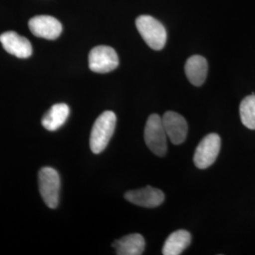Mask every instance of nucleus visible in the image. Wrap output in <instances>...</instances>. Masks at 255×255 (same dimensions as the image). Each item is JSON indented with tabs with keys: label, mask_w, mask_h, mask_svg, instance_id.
<instances>
[{
	"label": "nucleus",
	"mask_w": 255,
	"mask_h": 255,
	"mask_svg": "<svg viewBox=\"0 0 255 255\" xmlns=\"http://www.w3.org/2000/svg\"><path fill=\"white\" fill-rule=\"evenodd\" d=\"M117 124V116L112 111L102 113L92 128L90 147L95 154L102 152L108 146Z\"/></svg>",
	"instance_id": "1"
},
{
	"label": "nucleus",
	"mask_w": 255,
	"mask_h": 255,
	"mask_svg": "<svg viewBox=\"0 0 255 255\" xmlns=\"http://www.w3.org/2000/svg\"><path fill=\"white\" fill-rule=\"evenodd\" d=\"M136 27L146 45L154 50H161L166 43V30L164 25L150 15H140Z\"/></svg>",
	"instance_id": "2"
},
{
	"label": "nucleus",
	"mask_w": 255,
	"mask_h": 255,
	"mask_svg": "<svg viewBox=\"0 0 255 255\" xmlns=\"http://www.w3.org/2000/svg\"><path fill=\"white\" fill-rule=\"evenodd\" d=\"M145 142L147 147L157 156H164L167 151V135L162 118L156 114L149 116L145 127Z\"/></svg>",
	"instance_id": "3"
},
{
	"label": "nucleus",
	"mask_w": 255,
	"mask_h": 255,
	"mask_svg": "<svg viewBox=\"0 0 255 255\" xmlns=\"http://www.w3.org/2000/svg\"><path fill=\"white\" fill-rule=\"evenodd\" d=\"M39 189L46 205L55 209L59 204L61 180L60 175L52 167H43L38 175Z\"/></svg>",
	"instance_id": "4"
},
{
	"label": "nucleus",
	"mask_w": 255,
	"mask_h": 255,
	"mask_svg": "<svg viewBox=\"0 0 255 255\" xmlns=\"http://www.w3.org/2000/svg\"><path fill=\"white\" fill-rule=\"evenodd\" d=\"M89 68L96 73H109L115 70L119 64V59L116 50L108 46L94 47L88 57Z\"/></svg>",
	"instance_id": "5"
},
{
	"label": "nucleus",
	"mask_w": 255,
	"mask_h": 255,
	"mask_svg": "<svg viewBox=\"0 0 255 255\" xmlns=\"http://www.w3.org/2000/svg\"><path fill=\"white\" fill-rule=\"evenodd\" d=\"M221 139L217 133H210L204 137L197 146L194 154V164L200 168L205 169L214 164L219 156Z\"/></svg>",
	"instance_id": "6"
},
{
	"label": "nucleus",
	"mask_w": 255,
	"mask_h": 255,
	"mask_svg": "<svg viewBox=\"0 0 255 255\" xmlns=\"http://www.w3.org/2000/svg\"><path fill=\"white\" fill-rule=\"evenodd\" d=\"M33 35L47 40H55L61 35L63 26L58 19L49 15H37L28 21Z\"/></svg>",
	"instance_id": "7"
},
{
	"label": "nucleus",
	"mask_w": 255,
	"mask_h": 255,
	"mask_svg": "<svg viewBox=\"0 0 255 255\" xmlns=\"http://www.w3.org/2000/svg\"><path fill=\"white\" fill-rule=\"evenodd\" d=\"M166 135L174 145L183 143L187 136L188 125L185 119L178 113L166 112L162 118Z\"/></svg>",
	"instance_id": "8"
},
{
	"label": "nucleus",
	"mask_w": 255,
	"mask_h": 255,
	"mask_svg": "<svg viewBox=\"0 0 255 255\" xmlns=\"http://www.w3.org/2000/svg\"><path fill=\"white\" fill-rule=\"evenodd\" d=\"M124 197L130 203L146 208L160 206L164 201V193L160 189L151 186H146L137 190L128 191Z\"/></svg>",
	"instance_id": "9"
},
{
	"label": "nucleus",
	"mask_w": 255,
	"mask_h": 255,
	"mask_svg": "<svg viewBox=\"0 0 255 255\" xmlns=\"http://www.w3.org/2000/svg\"><path fill=\"white\" fill-rule=\"evenodd\" d=\"M0 42L4 49L20 59H27L32 54V46L26 37L14 31H7L0 35Z\"/></svg>",
	"instance_id": "10"
},
{
	"label": "nucleus",
	"mask_w": 255,
	"mask_h": 255,
	"mask_svg": "<svg viewBox=\"0 0 255 255\" xmlns=\"http://www.w3.org/2000/svg\"><path fill=\"white\" fill-rule=\"evenodd\" d=\"M184 70L188 81L193 85L201 86L204 83L207 77V61L201 55H194L187 60L184 66Z\"/></svg>",
	"instance_id": "11"
},
{
	"label": "nucleus",
	"mask_w": 255,
	"mask_h": 255,
	"mask_svg": "<svg viewBox=\"0 0 255 255\" xmlns=\"http://www.w3.org/2000/svg\"><path fill=\"white\" fill-rule=\"evenodd\" d=\"M145 239L139 234H131L116 240L113 247L116 249L117 255H140L145 251Z\"/></svg>",
	"instance_id": "12"
},
{
	"label": "nucleus",
	"mask_w": 255,
	"mask_h": 255,
	"mask_svg": "<svg viewBox=\"0 0 255 255\" xmlns=\"http://www.w3.org/2000/svg\"><path fill=\"white\" fill-rule=\"evenodd\" d=\"M191 243V235L185 230H178L172 233L164 242L163 255H179L189 247Z\"/></svg>",
	"instance_id": "13"
},
{
	"label": "nucleus",
	"mask_w": 255,
	"mask_h": 255,
	"mask_svg": "<svg viewBox=\"0 0 255 255\" xmlns=\"http://www.w3.org/2000/svg\"><path fill=\"white\" fill-rule=\"evenodd\" d=\"M69 107L64 103H58L47 111L42 119V125L47 130L53 131L62 127L69 117Z\"/></svg>",
	"instance_id": "14"
},
{
	"label": "nucleus",
	"mask_w": 255,
	"mask_h": 255,
	"mask_svg": "<svg viewBox=\"0 0 255 255\" xmlns=\"http://www.w3.org/2000/svg\"><path fill=\"white\" fill-rule=\"evenodd\" d=\"M240 119L245 127L255 129V95L246 97L240 104Z\"/></svg>",
	"instance_id": "15"
}]
</instances>
